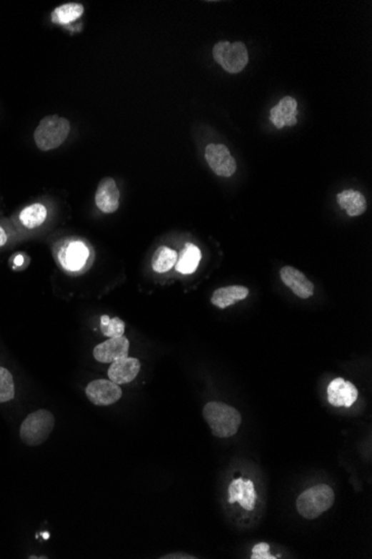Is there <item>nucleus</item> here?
<instances>
[{
  "label": "nucleus",
  "instance_id": "10",
  "mask_svg": "<svg viewBox=\"0 0 372 559\" xmlns=\"http://www.w3.org/2000/svg\"><path fill=\"white\" fill-rule=\"evenodd\" d=\"M129 342L125 336L109 338L99 344L93 351L95 360L99 363H113L129 356Z\"/></svg>",
  "mask_w": 372,
  "mask_h": 559
},
{
  "label": "nucleus",
  "instance_id": "16",
  "mask_svg": "<svg viewBox=\"0 0 372 559\" xmlns=\"http://www.w3.org/2000/svg\"><path fill=\"white\" fill-rule=\"evenodd\" d=\"M248 294H250V292L244 286H228V287L218 288V290L213 292L211 302L216 307L221 308V310H226V308L234 305L236 302L246 300Z\"/></svg>",
  "mask_w": 372,
  "mask_h": 559
},
{
  "label": "nucleus",
  "instance_id": "15",
  "mask_svg": "<svg viewBox=\"0 0 372 559\" xmlns=\"http://www.w3.org/2000/svg\"><path fill=\"white\" fill-rule=\"evenodd\" d=\"M298 103L291 97H286L271 109L270 120L276 129H283L284 127H293L298 123Z\"/></svg>",
  "mask_w": 372,
  "mask_h": 559
},
{
  "label": "nucleus",
  "instance_id": "20",
  "mask_svg": "<svg viewBox=\"0 0 372 559\" xmlns=\"http://www.w3.org/2000/svg\"><path fill=\"white\" fill-rule=\"evenodd\" d=\"M84 7L81 4L69 3L55 8L51 13V21L59 25H66L76 21L83 15Z\"/></svg>",
  "mask_w": 372,
  "mask_h": 559
},
{
  "label": "nucleus",
  "instance_id": "24",
  "mask_svg": "<svg viewBox=\"0 0 372 559\" xmlns=\"http://www.w3.org/2000/svg\"><path fill=\"white\" fill-rule=\"evenodd\" d=\"M251 559H276L278 557L270 554V546L266 543H260L252 548Z\"/></svg>",
  "mask_w": 372,
  "mask_h": 559
},
{
  "label": "nucleus",
  "instance_id": "26",
  "mask_svg": "<svg viewBox=\"0 0 372 559\" xmlns=\"http://www.w3.org/2000/svg\"><path fill=\"white\" fill-rule=\"evenodd\" d=\"M6 242H7V234H6L3 227H0V247H3Z\"/></svg>",
  "mask_w": 372,
  "mask_h": 559
},
{
  "label": "nucleus",
  "instance_id": "27",
  "mask_svg": "<svg viewBox=\"0 0 372 559\" xmlns=\"http://www.w3.org/2000/svg\"><path fill=\"white\" fill-rule=\"evenodd\" d=\"M21 262H23V257H21V256H18L15 260L16 264H21Z\"/></svg>",
  "mask_w": 372,
  "mask_h": 559
},
{
  "label": "nucleus",
  "instance_id": "12",
  "mask_svg": "<svg viewBox=\"0 0 372 559\" xmlns=\"http://www.w3.org/2000/svg\"><path fill=\"white\" fill-rule=\"evenodd\" d=\"M256 491L252 480L236 479L228 485V503H238L246 510H253L256 507Z\"/></svg>",
  "mask_w": 372,
  "mask_h": 559
},
{
  "label": "nucleus",
  "instance_id": "4",
  "mask_svg": "<svg viewBox=\"0 0 372 559\" xmlns=\"http://www.w3.org/2000/svg\"><path fill=\"white\" fill-rule=\"evenodd\" d=\"M71 132L69 120L59 115L44 117L35 131V142L39 150L57 149L66 140Z\"/></svg>",
  "mask_w": 372,
  "mask_h": 559
},
{
  "label": "nucleus",
  "instance_id": "9",
  "mask_svg": "<svg viewBox=\"0 0 372 559\" xmlns=\"http://www.w3.org/2000/svg\"><path fill=\"white\" fill-rule=\"evenodd\" d=\"M328 401L336 407H351L358 400L357 387L351 382L337 377L328 387Z\"/></svg>",
  "mask_w": 372,
  "mask_h": 559
},
{
  "label": "nucleus",
  "instance_id": "19",
  "mask_svg": "<svg viewBox=\"0 0 372 559\" xmlns=\"http://www.w3.org/2000/svg\"><path fill=\"white\" fill-rule=\"evenodd\" d=\"M178 262V252L169 247L161 246L153 254L152 268L159 274H164L174 267Z\"/></svg>",
  "mask_w": 372,
  "mask_h": 559
},
{
  "label": "nucleus",
  "instance_id": "2",
  "mask_svg": "<svg viewBox=\"0 0 372 559\" xmlns=\"http://www.w3.org/2000/svg\"><path fill=\"white\" fill-rule=\"evenodd\" d=\"M55 427V417L49 410L41 409L28 415L21 423L19 437L28 447H39L47 441Z\"/></svg>",
  "mask_w": 372,
  "mask_h": 559
},
{
  "label": "nucleus",
  "instance_id": "22",
  "mask_svg": "<svg viewBox=\"0 0 372 559\" xmlns=\"http://www.w3.org/2000/svg\"><path fill=\"white\" fill-rule=\"evenodd\" d=\"M101 331L109 338L121 337L125 333V323L121 318H109V316L103 315L101 317Z\"/></svg>",
  "mask_w": 372,
  "mask_h": 559
},
{
  "label": "nucleus",
  "instance_id": "17",
  "mask_svg": "<svg viewBox=\"0 0 372 559\" xmlns=\"http://www.w3.org/2000/svg\"><path fill=\"white\" fill-rule=\"evenodd\" d=\"M338 204L342 209H345L350 217H357L365 214L367 209V201L365 196L356 190L342 191L338 194Z\"/></svg>",
  "mask_w": 372,
  "mask_h": 559
},
{
  "label": "nucleus",
  "instance_id": "13",
  "mask_svg": "<svg viewBox=\"0 0 372 559\" xmlns=\"http://www.w3.org/2000/svg\"><path fill=\"white\" fill-rule=\"evenodd\" d=\"M139 371H141V362L135 357L127 356L113 362L109 366L107 375L111 381L122 385L134 381Z\"/></svg>",
  "mask_w": 372,
  "mask_h": 559
},
{
  "label": "nucleus",
  "instance_id": "5",
  "mask_svg": "<svg viewBox=\"0 0 372 559\" xmlns=\"http://www.w3.org/2000/svg\"><path fill=\"white\" fill-rule=\"evenodd\" d=\"M213 56L231 74L243 71L248 61V49L241 41H220L213 49Z\"/></svg>",
  "mask_w": 372,
  "mask_h": 559
},
{
  "label": "nucleus",
  "instance_id": "8",
  "mask_svg": "<svg viewBox=\"0 0 372 559\" xmlns=\"http://www.w3.org/2000/svg\"><path fill=\"white\" fill-rule=\"evenodd\" d=\"M206 159L210 168L218 176L228 178L236 171V161L228 149L223 144H208L206 149Z\"/></svg>",
  "mask_w": 372,
  "mask_h": 559
},
{
  "label": "nucleus",
  "instance_id": "3",
  "mask_svg": "<svg viewBox=\"0 0 372 559\" xmlns=\"http://www.w3.org/2000/svg\"><path fill=\"white\" fill-rule=\"evenodd\" d=\"M334 503V493L328 485L306 489L296 499L298 513L306 519H316L329 510Z\"/></svg>",
  "mask_w": 372,
  "mask_h": 559
},
{
  "label": "nucleus",
  "instance_id": "14",
  "mask_svg": "<svg viewBox=\"0 0 372 559\" xmlns=\"http://www.w3.org/2000/svg\"><path fill=\"white\" fill-rule=\"evenodd\" d=\"M280 276L284 285L288 286L300 298L308 300L313 295L314 286L311 280H308L306 274L296 268L286 266L280 272Z\"/></svg>",
  "mask_w": 372,
  "mask_h": 559
},
{
  "label": "nucleus",
  "instance_id": "28",
  "mask_svg": "<svg viewBox=\"0 0 372 559\" xmlns=\"http://www.w3.org/2000/svg\"><path fill=\"white\" fill-rule=\"evenodd\" d=\"M44 538L47 539L49 537V534H43Z\"/></svg>",
  "mask_w": 372,
  "mask_h": 559
},
{
  "label": "nucleus",
  "instance_id": "1",
  "mask_svg": "<svg viewBox=\"0 0 372 559\" xmlns=\"http://www.w3.org/2000/svg\"><path fill=\"white\" fill-rule=\"evenodd\" d=\"M203 417L212 430L214 437H233L240 429L242 417L240 412L223 402H208L203 409Z\"/></svg>",
  "mask_w": 372,
  "mask_h": 559
},
{
  "label": "nucleus",
  "instance_id": "25",
  "mask_svg": "<svg viewBox=\"0 0 372 559\" xmlns=\"http://www.w3.org/2000/svg\"><path fill=\"white\" fill-rule=\"evenodd\" d=\"M162 558H195V557L190 556V555L182 554V553H175V554L166 555V556L162 557Z\"/></svg>",
  "mask_w": 372,
  "mask_h": 559
},
{
  "label": "nucleus",
  "instance_id": "18",
  "mask_svg": "<svg viewBox=\"0 0 372 559\" xmlns=\"http://www.w3.org/2000/svg\"><path fill=\"white\" fill-rule=\"evenodd\" d=\"M201 258L202 254L198 247L193 244H186L180 254H178V262L175 264L176 270L181 274H193L198 269Z\"/></svg>",
  "mask_w": 372,
  "mask_h": 559
},
{
  "label": "nucleus",
  "instance_id": "7",
  "mask_svg": "<svg viewBox=\"0 0 372 559\" xmlns=\"http://www.w3.org/2000/svg\"><path fill=\"white\" fill-rule=\"evenodd\" d=\"M122 389L111 380H94L87 385L86 397L94 405L107 407L122 397Z\"/></svg>",
  "mask_w": 372,
  "mask_h": 559
},
{
  "label": "nucleus",
  "instance_id": "23",
  "mask_svg": "<svg viewBox=\"0 0 372 559\" xmlns=\"http://www.w3.org/2000/svg\"><path fill=\"white\" fill-rule=\"evenodd\" d=\"M15 397V383L13 375L7 369L0 366V403L11 401Z\"/></svg>",
  "mask_w": 372,
  "mask_h": 559
},
{
  "label": "nucleus",
  "instance_id": "6",
  "mask_svg": "<svg viewBox=\"0 0 372 559\" xmlns=\"http://www.w3.org/2000/svg\"><path fill=\"white\" fill-rule=\"evenodd\" d=\"M91 252L89 247L81 242H69L61 246L57 258L61 267L67 272H83L91 266L89 264Z\"/></svg>",
  "mask_w": 372,
  "mask_h": 559
},
{
  "label": "nucleus",
  "instance_id": "21",
  "mask_svg": "<svg viewBox=\"0 0 372 559\" xmlns=\"http://www.w3.org/2000/svg\"><path fill=\"white\" fill-rule=\"evenodd\" d=\"M47 217V209L41 204H34L24 209L19 214L21 224L28 229L39 227L45 222Z\"/></svg>",
  "mask_w": 372,
  "mask_h": 559
},
{
  "label": "nucleus",
  "instance_id": "11",
  "mask_svg": "<svg viewBox=\"0 0 372 559\" xmlns=\"http://www.w3.org/2000/svg\"><path fill=\"white\" fill-rule=\"evenodd\" d=\"M97 208L104 214H113L119 207V191L114 179H103L97 187L95 194Z\"/></svg>",
  "mask_w": 372,
  "mask_h": 559
}]
</instances>
